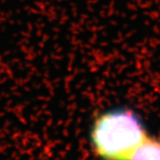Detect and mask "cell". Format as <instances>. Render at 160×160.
I'll use <instances>...</instances> for the list:
<instances>
[{
    "mask_svg": "<svg viewBox=\"0 0 160 160\" xmlns=\"http://www.w3.org/2000/svg\"><path fill=\"white\" fill-rule=\"evenodd\" d=\"M148 136L145 123L132 109L106 110L93 121L90 141L100 160H128Z\"/></svg>",
    "mask_w": 160,
    "mask_h": 160,
    "instance_id": "6da1fadb",
    "label": "cell"
},
{
    "mask_svg": "<svg viewBox=\"0 0 160 160\" xmlns=\"http://www.w3.org/2000/svg\"><path fill=\"white\" fill-rule=\"evenodd\" d=\"M128 160H160V138L148 135Z\"/></svg>",
    "mask_w": 160,
    "mask_h": 160,
    "instance_id": "7a4b0ae2",
    "label": "cell"
}]
</instances>
